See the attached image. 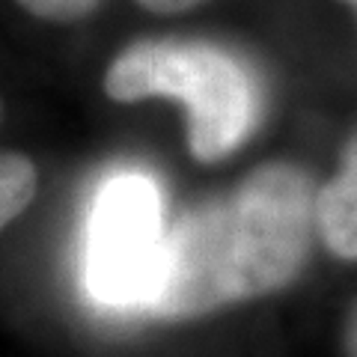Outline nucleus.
I'll return each mask as SVG.
<instances>
[{"mask_svg": "<svg viewBox=\"0 0 357 357\" xmlns=\"http://www.w3.org/2000/svg\"><path fill=\"white\" fill-rule=\"evenodd\" d=\"M319 188L295 164L256 167L229 194L211 197L170 223L161 289L146 316L199 319L286 289L304 271Z\"/></svg>", "mask_w": 357, "mask_h": 357, "instance_id": "obj_1", "label": "nucleus"}, {"mask_svg": "<svg viewBox=\"0 0 357 357\" xmlns=\"http://www.w3.org/2000/svg\"><path fill=\"white\" fill-rule=\"evenodd\" d=\"M105 93L114 102L176 98L188 107V149L215 164L232 155L259 122V89L229 51L194 39H143L110 60Z\"/></svg>", "mask_w": 357, "mask_h": 357, "instance_id": "obj_2", "label": "nucleus"}, {"mask_svg": "<svg viewBox=\"0 0 357 357\" xmlns=\"http://www.w3.org/2000/svg\"><path fill=\"white\" fill-rule=\"evenodd\" d=\"M170 227L164 194L143 170L110 173L93 194L81 244V286L96 307L146 316L161 289Z\"/></svg>", "mask_w": 357, "mask_h": 357, "instance_id": "obj_3", "label": "nucleus"}, {"mask_svg": "<svg viewBox=\"0 0 357 357\" xmlns=\"http://www.w3.org/2000/svg\"><path fill=\"white\" fill-rule=\"evenodd\" d=\"M319 238L340 259L357 262V137L345 143L340 167L316 199Z\"/></svg>", "mask_w": 357, "mask_h": 357, "instance_id": "obj_4", "label": "nucleus"}, {"mask_svg": "<svg viewBox=\"0 0 357 357\" xmlns=\"http://www.w3.org/2000/svg\"><path fill=\"white\" fill-rule=\"evenodd\" d=\"M39 188V170L27 155L0 149V229L24 211Z\"/></svg>", "mask_w": 357, "mask_h": 357, "instance_id": "obj_5", "label": "nucleus"}, {"mask_svg": "<svg viewBox=\"0 0 357 357\" xmlns=\"http://www.w3.org/2000/svg\"><path fill=\"white\" fill-rule=\"evenodd\" d=\"M24 13L36 15L54 24H69V21L86 18L98 6V0H15Z\"/></svg>", "mask_w": 357, "mask_h": 357, "instance_id": "obj_6", "label": "nucleus"}, {"mask_svg": "<svg viewBox=\"0 0 357 357\" xmlns=\"http://www.w3.org/2000/svg\"><path fill=\"white\" fill-rule=\"evenodd\" d=\"M137 3L158 15H178V13H188V9L199 6L203 0H137Z\"/></svg>", "mask_w": 357, "mask_h": 357, "instance_id": "obj_7", "label": "nucleus"}, {"mask_svg": "<svg viewBox=\"0 0 357 357\" xmlns=\"http://www.w3.org/2000/svg\"><path fill=\"white\" fill-rule=\"evenodd\" d=\"M342 349H345V357H357V301L351 304L342 325Z\"/></svg>", "mask_w": 357, "mask_h": 357, "instance_id": "obj_8", "label": "nucleus"}, {"mask_svg": "<svg viewBox=\"0 0 357 357\" xmlns=\"http://www.w3.org/2000/svg\"><path fill=\"white\" fill-rule=\"evenodd\" d=\"M342 3H349V6L354 9V13H357V0H342Z\"/></svg>", "mask_w": 357, "mask_h": 357, "instance_id": "obj_9", "label": "nucleus"}]
</instances>
